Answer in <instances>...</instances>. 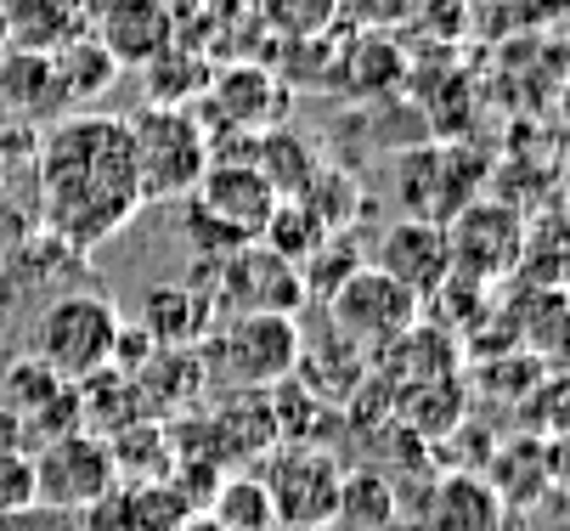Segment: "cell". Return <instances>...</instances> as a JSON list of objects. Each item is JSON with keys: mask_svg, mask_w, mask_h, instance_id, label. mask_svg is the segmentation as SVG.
<instances>
[{"mask_svg": "<svg viewBox=\"0 0 570 531\" xmlns=\"http://www.w3.org/2000/svg\"><path fill=\"white\" fill-rule=\"evenodd\" d=\"M35 170H40L46 233L73 255H91L97 244H108L147 204L136 181L125 119H108V114L57 119L35 154Z\"/></svg>", "mask_w": 570, "mask_h": 531, "instance_id": "6da1fadb", "label": "cell"}, {"mask_svg": "<svg viewBox=\"0 0 570 531\" xmlns=\"http://www.w3.org/2000/svg\"><path fill=\"white\" fill-rule=\"evenodd\" d=\"M130 136V159H136V181L141 198H187L198 187V176L209 170V147H204V125L193 108H165L147 102L141 114L125 119Z\"/></svg>", "mask_w": 570, "mask_h": 531, "instance_id": "7a4b0ae2", "label": "cell"}, {"mask_svg": "<svg viewBox=\"0 0 570 531\" xmlns=\"http://www.w3.org/2000/svg\"><path fill=\"white\" fill-rule=\"evenodd\" d=\"M299 351H305V334L294 312H232L215 328L204 356H215V373L232 391H272L277 378L294 373Z\"/></svg>", "mask_w": 570, "mask_h": 531, "instance_id": "3957f363", "label": "cell"}, {"mask_svg": "<svg viewBox=\"0 0 570 531\" xmlns=\"http://www.w3.org/2000/svg\"><path fill=\"white\" fill-rule=\"evenodd\" d=\"M322 312H328L334 340H345L356 356L373 362L384 345H395L406 328L419 323L424 299L413 288H401L395 277H384L379 266H356L328 299H322Z\"/></svg>", "mask_w": 570, "mask_h": 531, "instance_id": "277c9868", "label": "cell"}, {"mask_svg": "<svg viewBox=\"0 0 570 531\" xmlns=\"http://www.w3.org/2000/svg\"><path fill=\"white\" fill-rule=\"evenodd\" d=\"M261 486L272 498L277 525H334L345 464L322 441H277L261 459Z\"/></svg>", "mask_w": 570, "mask_h": 531, "instance_id": "5b68a950", "label": "cell"}, {"mask_svg": "<svg viewBox=\"0 0 570 531\" xmlns=\"http://www.w3.org/2000/svg\"><path fill=\"white\" fill-rule=\"evenodd\" d=\"M446 260L452 277L492 288L503 277L520 272V249H525V209H514L509 198H469L446 226Z\"/></svg>", "mask_w": 570, "mask_h": 531, "instance_id": "8992f818", "label": "cell"}, {"mask_svg": "<svg viewBox=\"0 0 570 531\" xmlns=\"http://www.w3.org/2000/svg\"><path fill=\"white\" fill-rule=\"evenodd\" d=\"M119 312L108 306L102 294H57L46 317H40V362L73 385V378H91L97 367H108L114 340H119Z\"/></svg>", "mask_w": 570, "mask_h": 531, "instance_id": "52a82bcc", "label": "cell"}, {"mask_svg": "<svg viewBox=\"0 0 570 531\" xmlns=\"http://www.w3.org/2000/svg\"><path fill=\"white\" fill-rule=\"evenodd\" d=\"M114 459H108V441L91 430H68L57 441H46L35 452V503L51 509H91L102 492H114Z\"/></svg>", "mask_w": 570, "mask_h": 531, "instance_id": "ba28073f", "label": "cell"}, {"mask_svg": "<svg viewBox=\"0 0 570 531\" xmlns=\"http://www.w3.org/2000/svg\"><path fill=\"white\" fill-rule=\"evenodd\" d=\"M288 102H294L288 80L266 62H226L204 86V119L249 130V136H266V130L288 125Z\"/></svg>", "mask_w": 570, "mask_h": 531, "instance_id": "9c48e42d", "label": "cell"}, {"mask_svg": "<svg viewBox=\"0 0 570 531\" xmlns=\"http://www.w3.org/2000/svg\"><path fill=\"white\" fill-rule=\"evenodd\" d=\"M187 204L204 209L220 233H232L237 244H261L266 220L277 209V187L255 165H209L198 176V187L187 193Z\"/></svg>", "mask_w": 570, "mask_h": 531, "instance_id": "30bf717a", "label": "cell"}, {"mask_svg": "<svg viewBox=\"0 0 570 531\" xmlns=\"http://www.w3.org/2000/svg\"><path fill=\"white\" fill-rule=\"evenodd\" d=\"M91 40L119 68H147L165 46L181 40L176 0H102L97 18H91Z\"/></svg>", "mask_w": 570, "mask_h": 531, "instance_id": "8fae6325", "label": "cell"}, {"mask_svg": "<svg viewBox=\"0 0 570 531\" xmlns=\"http://www.w3.org/2000/svg\"><path fill=\"white\" fill-rule=\"evenodd\" d=\"M215 266V299L232 312H299L305 306V288H299V266L277 260L266 244L255 249H237Z\"/></svg>", "mask_w": 570, "mask_h": 531, "instance_id": "7c38bea8", "label": "cell"}, {"mask_svg": "<svg viewBox=\"0 0 570 531\" xmlns=\"http://www.w3.org/2000/svg\"><path fill=\"white\" fill-rule=\"evenodd\" d=\"M136 402H141V419H158L170 424L181 413H198L204 391H209V356L198 345H158L136 373Z\"/></svg>", "mask_w": 570, "mask_h": 531, "instance_id": "4fadbf2b", "label": "cell"}, {"mask_svg": "<svg viewBox=\"0 0 570 531\" xmlns=\"http://www.w3.org/2000/svg\"><path fill=\"white\" fill-rule=\"evenodd\" d=\"M187 520H193V503L170 481H153V486L119 481L91 509H79V531H187Z\"/></svg>", "mask_w": 570, "mask_h": 531, "instance_id": "5bb4252c", "label": "cell"}, {"mask_svg": "<svg viewBox=\"0 0 570 531\" xmlns=\"http://www.w3.org/2000/svg\"><path fill=\"white\" fill-rule=\"evenodd\" d=\"M384 277H395L401 288H413L419 299H430L446 277H452V260H446V233L435 220H395L384 226L379 238V260H373Z\"/></svg>", "mask_w": 570, "mask_h": 531, "instance_id": "9a60e30c", "label": "cell"}, {"mask_svg": "<svg viewBox=\"0 0 570 531\" xmlns=\"http://www.w3.org/2000/svg\"><path fill=\"white\" fill-rule=\"evenodd\" d=\"M373 362H379V378L390 385V396H401V391L435 385V378H458V340L446 328L413 323L395 345H384Z\"/></svg>", "mask_w": 570, "mask_h": 531, "instance_id": "2e32d148", "label": "cell"}, {"mask_svg": "<svg viewBox=\"0 0 570 531\" xmlns=\"http://www.w3.org/2000/svg\"><path fill=\"white\" fill-rule=\"evenodd\" d=\"M509 509L480 470H446L424 498V531H503Z\"/></svg>", "mask_w": 570, "mask_h": 531, "instance_id": "e0dca14e", "label": "cell"}, {"mask_svg": "<svg viewBox=\"0 0 570 531\" xmlns=\"http://www.w3.org/2000/svg\"><path fill=\"white\" fill-rule=\"evenodd\" d=\"M91 35V7L86 0H7V46L12 51H40L57 57L62 46Z\"/></svg>", "mask_w": 570, "mask_h": 531, "instance_id": "ac0fdd59", "label": "cell"}, {"mask_svg": "<svg viewBox=\"0 0 570 531\" xmlns=\"http://www.w3.org/2000/svg\"><path fill=\"white\" fill-rule=\"evenodd\" d=\"M401 68H406V62H401L395 35L356 29V40L334 46V73H328V86H334V91H351V97H384V91H395Z\"/></svg>", "mask_w": 570, "mask_h": 531, "instance_id": "d6986e66", "label": "cell"}, {"mask_svg": "<svg viewBox=\"0 0 570 531\" xmlns=\"http://www.w3.org/2000/svg\"><path fill=\"white\" fill-rule=\"evenodd\" d=\"M108 441V459H114V481L125 486H153V481H170L176 470V446H170V424H158V419H136Z\"/></svg>", "mask_w": 570, "mask_h": 531, "instance_id": "ffe728a7", "label": "cell"}, {"mask_svg": "<svg viewBox=\"0 0 570 531\" xmlns=\"http://www.w3.org/2000/svg\"><path fill=\"white\" fill-rule=\"evenodd\" d=\"M0 102H7L18 119H51L57 108H68L62 91H57V68H51V57L0 46Z\"/></svg>", "mask_w": 570, "mask_h": 531, "instance_id": "44dd1931", "label": "cell"}, {"mask_svg": "<svg viewBox=\"0 0 570 531\" xmlns=\"http://www.w3.org/2000/svg\"><path fill=\"white\" fill-rule=\"evenodd\" d=\"M136 323L147 328L153 345H198L204 328L215 323V306L198 288H147Z\"/></svg>", "mask_w": 570, "mask_h": 531, "instance_id": "7402d4cb", "label": "cell"}, {"mask_svg": "<svg viewBox=\"0 0 570 531\" xmlns=\"http://www.w3.org/2000/svg\"><path fill=\"white\" fill-rule=\"evenodd\" d=\"M73 402H79V430H91V435H114V430L141 419L136 385L114 367H97L91 378H73Z\"/></svg>", "mask_w": 570, "mask_h": 531, "instance_id": "603a6c76", "label": "cell"}, {"mask_svg": "<svg viewBox=\"0 0 570 531\" xmlns=\"http://www.w3.org/2000/svg\"><path fill=\"white\" fill-rule=\"evenodd\" d=\"M395 509H401L395 503V475H384L379 464L345 470L334 525H345V531H390L395 525Z\"/></svg>", "mask_w": 570, "mask_h": 531, "instance_id": "cb8c5ba5", "label": "cell"}, {"mask_svg": "<svg viewBox=\"0 0 570 531\" xmlns=\"http://www.w3.org/2000/svg\"><path fill=\"white\" fill-rule=\"evenodd\" d=\"M147 102H165V108H193V97H204L209 86V57H198L193 46H165L147 68Z\"/></svg>", "mask_w": 570, "mask_h": 531, "instance_id": "d4e9b609", "label": "cell"}, {"mask_svg": "<svg viewBox=\"0 0 570 531\" xmlns=\"http://www.w3.org/2000/svg\"><path fill=\"white\" fill-rule=\"evenodd\" d=\"M204 520H215L220 531H272V525H277L272 498H266V486H261L255 470H232V475L215 486Z\"/></svg>", "mask_w": 570, "mask_h": 531, "instance_id": "484cf974", "label": "cell"}, {"mask_svg": "<svg viewBox=\"0 0 570 531\" xmlns=\"http://www.w3.org/2000/svg\"><path fill=\"white\" fill-rule=\"evenodd\" d=\"M51 68H57V91H62V102H97L114 80H119V62L86 35V40H73V46H62L57 57H51Z\"/></svg>", "mask_w": 570, "mask_h": 531, "instance_id": "4316f807", "label": "cell"}, {"mask_svg": "<svg viewBox=\"0 0 570 531\" xmlns=\"http://www.w3.org/2000/svg\"><path fill=\"white\" fill-rule=\"evenodd\" d=\"M255 23L283 46L322 40L340 29V0H255Z\"/></svg>", "mask_w": 570, "mask_h": 531, "instance_id": "83f0119b", "label": "cell"}, {"mask_svg": "<svg viewBox=\"0 0 570 531\" xmlns=\"http://www.w3.org/2000/svg\"><path fill=\"white\" fill-rule=\"evenodd\" d=\"M255 170L277 187V198H294V193L311 181V170H316V147L299 141V130L277 125V130H266V136L255 141Z\"/></svg>", "mask_w": 570, "mask_h": 531, "instance_id": "f1b7e54d", "label": "cell"}, {"mask_svg": "<svg viewBox=\"0 0 570 531\" xmlns=\"http://www.w3.org/2000/svg\"><path fill=\"white\" fill-rule=\"evenodd\" d=\"M322 238H328V226H322L299 198H277L266 233H261V244H266L277 260H288V266H305V260L322 249Z\"/></svg>", "mask_w": 570, "mask_h": 531, "instance_id": "f546056e", "label": "cell"}, {"mask_svg": "<svg viewBox=\"0 0 570 531\" xmlns=\"http://www.w3.org/2000/svg\"><path fill=\"white\" fill-rule=\"evenodd\" d=\"M356 266H367L362 249H356L351 238H334V233H328V238H322V249L299 266V288H305V299H316V306H322V299H328Z\"/></svg>", "mask_w": 570, "mask_h": 531, "instance_id": "4dcf8cb0", "label": "cell"}, {"mask_svg": "<svg viewBox=\"0 0 570 531\" xmlns=\"http://www.w3.org/2000/svg\"><path fill=\"white\" fill-rule=\"evenodd\" d=\"M7 407H18V413H35L40 402H51L57 391H62V378L40 362V356H23V362H12V373H7Z\"/></svg>", "mask_w": 570, "mask_h": 531, "instance_id": "1f68e13d", "label": "cell"}, {"mask_svg": "<svg viewBox=\"0 0 570 531\" xmlns=\"http://www.w3.org/2000/svg\"><path fill=\"white\" fill-rule=\"evenodd\" d=\"M424 12V0H340V18H351L356 29H379L395 35Z\"/></svg>", "mask_w": 570, "mask_h": 531, "instance_id": "d6a6232c", "label": "cell"}, {"mask_svg": "<svg viewBox=\"0 0 570 531\" xmlns=\"http://www.w3.org/2000/svg\"><path fill=\"white\" fill-rule=\"evenodd\" d=\"M35 503V452H0V514Z\"/></svg>", "mask_w": 570, "mask_h": 531, "instance_id": "836d02e7", "label": "cell"}, {"mask_svg": "<svg viewBox=\"0 0 570 531\" xmlns=\"http://www.w3.org/2000/svg\"><path fill=\"white\" fill-rule=\"evenodd\" d=\"M0 531H79V514L51 509V503H29V509L0 514Z\"/></svg>", "mask_w": 570, "mask_h": 531, "instance_id": "e575fe53", "label": "cell"}, {"mask_svg": "<svg viewBox=\"0 0 570 531\" xmlns=\"http://www.w3.org/2000/svg\"><path fill=\"white\" fill-rule=\"evenodd\" d=\"M0 452H29V435H23V413L18 407H0Z\"/></svg>", "mask_w": 570, "mask_h": 531, "instance_id": "d590c367", "label": "cell"}, {"mask_svg": "<svg viewBox=\"0 0 570 531\" xmlns=\"http://www.w3.org/2000/svg\"><path fill=\"white\" fill-rule=\"evenodd\" d=\"M272 531H334V525H272Z\"/></svg>", "mask_w": 570, "mask_h": 531, "instance_id": "8d00e7d4", "label": "cell"}, {"mask_svg": "<svg viewBox=\"0 0 570 531\" xmlns=\"http://www.w3.org/2000/svg\"><path fill=\"white\" fill-rule=\"evenodd\" d=\"M0 46H7V0H0Z\"/></svg>", "mask_w": 570, "mask_h": 531, "instance_id": "74e56055", "label": "cell"}, {"mask_svg": "<svg viewBox=\"0 0 570 531\" xmlns=\"http://www.w3.org/2000/svg\"><path fill=\"white\" fill-rule=\"evenodd\" d=\"M86 7H91V18H97V7H102V0H86Z\"/></svg>", "mask_w": 570, "mask_h": 531, "instance_id": "f35d334b", "label": "cell"}]
</instances>
